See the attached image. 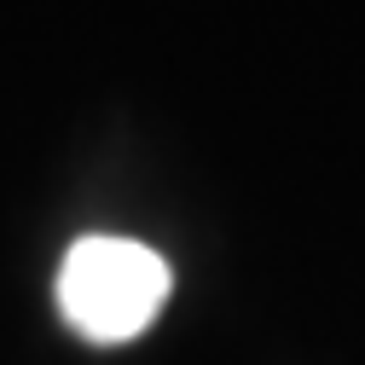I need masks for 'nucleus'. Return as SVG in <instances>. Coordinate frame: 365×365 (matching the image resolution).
Wrapping results in <instances>:
<instances>
[{
  "label": "nucleus",
  "mask_w": 365,
  "mask_h": 365,
  "mask_svg": "<svg viewBox=\"0 0 365 365\" xmlns=\"http://www.w3.org/2000/svg\"><path fill=\"white\" fill-rule=\"evenodd\" d=\"M168 261L133 238H76L58 267V313L87 342L140 336L168 302Z\"/></svg>",
  "instance_id": "f257e3e1"
}]
</instances>
